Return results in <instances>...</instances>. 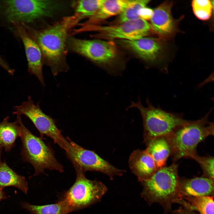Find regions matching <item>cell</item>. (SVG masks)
I'll list each match as a JSON object with an SVG mask.
<instances>
[{
    "instance_id": "1",
    "label": "cell",
    "mask_w": 214,
    "mask_h": 214,
    "mask_svg": "<svg viewBox=\"0 0 214 214\" xmlns=\"http://www.w3.org/2000/svg\"><path fill=\"white\" fill-rule=\"evenodd\" d=\"M81 19L75 13L38 30L25 25L41 50L43 64L50 67L54 76L69 69L66 61L69 31Z\"/></svg>"
},
{
    "instance_id": "2",
    "label": "cell",
    "mask_w": 214,
    "mask_h": 214,
    "mask_svg": "<svg viewBox=\"0 0 214 214\" xmlns=\"http://www.w3.org/2000/svg\"><path fill=\"white\" fill-rule=\"evenodd\" d=\"M178 167V164L174 162L157 169L149 178L140 182L143 188L141 197L149 205L155 203L159 204L164 214L171 212L174 203L187 207L191 205L180 196Z\"/></svg>"
},
{
    "instance_id": "3",
    "label": "cell",
    "mask_w": 214,
    "mask_h": 214,
    "mask_svg": "<svg viewBox=\"0 0 214 214\" xmlns=\"http://www.w3.org/2000/svg\"><path fill=\"white\" fill-rule=\"evenodd\" d=\"M65 7L64 1H0V16L7 22L26 25L44 18H52Z\"/></svg>"
},
{
    "instance_id": "4",
    "label": "cell",
    "mask_w": 214,
    "mask_h": 214,
    "mask_svg": "<svg viewBox=\"0 0 214 214\" xmlns=\"http://www.w3.org/2000/svg\"><path fill=\"white\" fill-rule=\"evenodd\" d=\"M212 110L201 119L190 120L166 138L174 162L182 158H191L197 153L196 148L200 143L208 136L214 135V123L208 119Z\"/></svg>"
},
{
    "instance_id": "5",
    "label": "cell",
    "mask_w": 214,
    "mask_h": 214,
    "mask_svg": "<svg viewBox=\"0 0 214 214\" xmlns=\"http://www.w3.org/2000/svg\"><path fill=\"white\" fill-rule=\"evenodd\" d=\"M147 107H144L140 99L131 102L128 108L135 107L141 116L145 131V139L148 143L158 137L167 138L174 131L189 122L190 120L183 118V114L165 110L154 106L148 98Z\"/></svg>"
},
{
    "instance_id": "6",
    "label": "cell",
    "mask_w": 214,
    "mask_h": 214,
    "mask_svg": "<svg viewBox=\"0 0 214 214\" xmlns=\"http://www.w3.org/2000/svg\"><path fill=\"white\" fill-rule=\"evenodd\" d=\"M17 117L21 129L20 155L23 161L29 163L34 167V175L43 174L46 169L63 172V167L56 158L52 148L26 127L20 116Z\"/></svg>"
},
{
    "instance_id": "7",
    "label": "cell",
    "mask_w": 214,
    "mask_h": 214,
    "mask_svg": "<svg viewBox=\"0 0 214 214\" xmlns=\"http://www.w3.org/2000/svg\"><path fill=\"white\" fill-rule=\"evenodd\" d=\"M75 169V182L59 200L65 204L70 213L100 202L108 190L102 182L89 180L85 172L78 168Z\"/></svg>"
},
{
    "instance_id": "8",
    "label": "cell",
    "mask_w": 214,
    "mask_h": 214,
    "mask_svg": "<svg viewBox=\"0 0 214 214\" xmlns=\"http://www.w3.org/2000/svg\"><path fill=\"white\" fill-rule=\"evenodd\" d=\"M38 102L35 104L31 97L28 96L27 101L14 107V111L12 114L27 117L33 122L41 136L45 135L50 137L67 152L70 144L68 139L63 136L56 126L55 120L42 110Z\"/></svg>"
},
{
    "instance_id": "9",
    "label": "cell",
    "mask_w": 214,
    "mask_h": 214,
    "mask_svg": "<svg viewBox=\"0 0 214 214\" xmlns=\"http://www.w3.org/2000/svg\"><path fill=\"white\" fill-rule=\"evenodd\" d=\"M67 46L72 51L99 64L110 65L117 56L116 46L111 41L84 40L69 36Z\"/></svg>"
},
{
    "instance_id": "10",
    "label": "cell",
    "mask_w": 214,
    "mask_h": 214,
    "mask_svg": "<svg viewBox=\"0 0 214 214\" xmlns=\"http://www.w3.org/2000/svg\"><path fill=\"white\" fill-rule=\"evenodd\" d=\"M70 145L66 154L75 168L84 172L95 171L105 173L111 179L116 175L121 176L123 171L116 168L93 151L86 149L68 138Z\"/></svg>"
},
{
    "instance_id": "11",
    "label": "cell",
    "mask_w": 214,
    "mask_h": 214,
    "mask_svg": "<svg viewBox=\"0 0 214 214\" xmlns=\"http://www.w3.org/2000/svg\"><path fill=\"white\" fill-rule=\"evenodd\" d=\"M86 26L84 28L86 29V30L97 32L95 36L109 40L117 39L128 40H137L148 35L152 29L151 25L140 18L116 26Z\"/></svg>"
},
{
    "instance_id": "12",
    "label": "cell",
    "mask_w": 214,
    "mask_h": 214,
    "mask_svg": "<svg viewBox=\"0 0 214 214\" xmlns=\"http://www.w3.org/2000/svg\"><path fill=\"white\" fill-rule=\"evenodd\" d=\"M12 24L15 34L21 39L24 47L28 61V72L36 76L42 86H45L42 72V55L39 46L24 24L15 23Z\"/></svg>"
},
{
    "instance_id": "13",
    "label": "cell",
    "mask_w": 214,
    "mask_h": 214,
    "mask_svg": "<svg viewBox=\"0 0 214 214\" xmlns=\"http://www.w3.org/2000/svg\"><path fill=\"white\" fill-rule=\"evenodd\" d=\"M173 2L166 1L158 6L153 10L150 19L152 28L160 37L164 40L172 38L178 32V24L182 19H179L173 17L171 9Z\"/></svg>"
},
{
    "instance_id": "14",
    "label": "cell",
    "mask_w": 214,
    "mask_h": 214,
    "mask_svg": "<svg viewBox=\"0 0 214 214\" xmlns=\"http://www.w3.org/2000/svg\"><path fill=\"white\" fill-rule=\"evenodd\" d=\"M122 41L127 47L146 61L155 62L160 61L162 57L164 46L161 41L158 39L144 37Z\"/></svg>"
},
{
    "instance_id": "15",
    "label": "cell",
    "mask_w": 214,
    "mask_h": 214,
    "mask_svg": "<svg viewBox=\"0 0 214 214\" xmlns=\"http://www.w3.org/2000/svg\"><path fill=\"white\" fill-rule=\"evenodd\" d=\"M214 180L202 176L192 178H180V196L183 199L186 197L214 196Z\"/></svg>"
},
{
    "instance_id": "16",
    "label": "cell",
    "mask_w": 214,
    "mask_h": 214,
    "mask_svg": "<svg viewBox=\"0 0 214 214\" xmlns=\"http://www.w3.org/2000/svg\"><path fill=\"white\" fill-rule=\"evenodd\" d=\"M129 163L131 170L140 182L149 178L157 170L153 159L146 149L133 152Z\"/></svg>"
},
{
    "instance_id": "17",
    "label": "cell",
    "mask_w": 214,
    "mask_h": 214,
    "mask_svg": "<svg viewBox=\"0 0 214 214\" xmlns=\"http://www.w3.org/2000/svg\"><path fill=\"white\" fill-rule=\"evenodd\" d=\"M135 0H104L96 13L84 25H96L111 17L120 14Z\"/></svg>"
},
{
    "instance_id": "18",
    "label": "cell",
    "mask_w": 214,
    "mask_h": 214,
    "mask_svg": "<svg viewBox=\"0 0 214 214\" xmlns=\"http://www.w3.org/2000/svg\"><path fill=\"white\" fill-rule=\"evenodd\" d=\"M9 117H5L0 123V156L4 149L7 152H10L14 147L15 142L21 134V129L18 120L10 122Z\"/></svg>"
},
{
    "instance_id": "19",
    "label": "cell",
    "mask_w": 214,
    "mask_h": 214,
    "mask_svg": "<svg viewBox=\"0 0 214 214\" xmlns=\"http://www.w3.org/2000/svg\"><path fill=\"white\" fill-rule=\"evenodd\" d=\"M8 186L17 188L26 194L28 189V183L23 176L17 174L10 168L0 156V188Z\"/></svg>"
},
{
    "instance_id": "20",
    "label": "cell",
    "mask_w": 214,
    "mask_h": 214,
    "mask_svg": "<svg viewBox=\"0 0 214 214\" xmlns=\"http://www.w3.org/2000/svg\"><path fill=\"white\" fill-rule=\"evenodd\" d=\"M153 159L157 169L165 166L171 154L170 144L165 137L155 139L148 143L146 149Z\"/></svg>"
},
{
    "instance_id": "21",
    "label": "cell",
    "mask_w": 214,
    "mask_h": 214,
    "mask_svg": "<svg viewBox=\"0 0 214 214\" xmlns=\"http://www.w3.org/2000/svg\"><path fill=\"white\" fill-rule=\"evenodd\" d=\"M22 207L33 214H67L70 213L65 204L60 200L55 204L43 205L24 202Z\"/></svg>"
},
{
    "instance_id": "22",
    "label": "cell",
    "mask_w": 214,
    "mask_h": 214,
    "mask_svg": "<svg viewBox=\"0 0 214 214\" xmlns=\"http://www.w3.org/2000/svg\"><path fill=\"white\" fill-rule=\"evenodd\" d=\"M104 0H79L73 1V6L74 7L75 14L82 19L84 17L93 16L97 11Z\"/></svg>"
},
{
    "instance_id": "23",
    "label": "cell",
    "mask_w": 214,
    "mask_h": 214,
    "mask_svg": "<svg viewBox=\"0 0 214 214\" xmlns=\"http://www.w3.org/2000/svg\"><path fill=\"white\" fill-rule=\"evenodd\" d=\"M214 196H189L183 199L189 202L199 214H214Z\"/></svg>"
},
{
    "instance_id": "24",
    "label": "cell",
    "mask_w": 214,
    "mask_h": 214,
    "mask_svg": "<svg viewBox=\"0 0 214 214\" xmlns=\"http://www.w3.org/2000/svg\"><path fill=\"white\" fill-rule=\"evenodd\" d=\"M149 0H135L132 4L125 9L120 14L119 22L120 24L140 18L138 13L141 8L146 7Z\"/></svg>"
},
{
    "instance_id": "25",
    "label": "cell",
    "mask_w": 214,
    "mask_h": 214,
    "mask_svg": "<svg viewBox=\"0 0 214 214\" xmlns=\"http://www.w3.org/2000/svg\"><path fill=\"white\" fill-rule=\"evenodd\" d=\"M191 5L194 14L198 19L206 20L211 17L213 10L212 1L194 0L192 1Z\"/></svg>"
},
{
    "instance_id": "26",
    "label": "cell",
    "mask_w": 214,
    "mask_h": 214,
    "mask_svg": "<svg viewBox=\"0 0 214 214\" xmlns=\"http://www.w3.org/2000/svg\"><path fill=\"white\" fill-rule=\"evenodd\" d=\"M191 158L200 165L203 171L202 177L214 180V159L211 156H201L196 154Z\"/></svg>"
},
{
    "instance_id": "27",
    "label": "cell",
    "mask_w": 214,
    "mask_h": 214,
    "mask_svg": "<svg viewBox=\"0 0 214 214\" xmlns=\"http://www.w3.org/2000/svg\"><path fill=\"white\" fill-rule=\"evenodd\" d=\"M153 13V10L146 7L141 9L138 14L140 18L145 21L150 20Z\"/></svg>"
},
{
    "instance_id": "28",
    "label": "cell",
    "mask_w": 214,
    "mask_h": 214,
    "mask_svg": "<svg viewBox=\"0 0 214 214\" xmlns=\"http://www.w3.org/2000/svg\"><path fill=\"white\" fill-rule=\"evenodd\" d=\"M193 208L182 206L178 209L171 212V214H199Z\"/></svg>"
},
{
    "instance_id": "29",
    "label": "cell",
    "mask_w": 214,
    "mask_h": 214,
    "mask_svg": "<svg viewBox=\"0 0 214 214\" xmlns=\"http://www.w3.org/2000/svg\"><path fill=\"white\" fill-rule=\"evenodd\" d=\"M0 66L6 70L10 74L12 75L14 74V70L12 69L0 56Z\"/></svg>"
},
{
    "instance_id": "30",
    "label": "cell",
    "mask_w": 214,
    "mask_h": 214,
    "mask_svg": "<svg viewBox=\"0 0 214 214\" xmlns=\"http://www.w3.org/2000/svg\"><path fill=\"white\" fill-rule=\"evenodd\" d=\"M3 189L0 188V200L7 198L5 193L3 191Z\"/></svg>"
}]
</instances>
